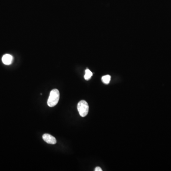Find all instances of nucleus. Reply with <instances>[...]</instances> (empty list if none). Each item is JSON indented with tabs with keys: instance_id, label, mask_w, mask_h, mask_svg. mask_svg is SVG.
<instances>
[{
	"instance_id": "nucleus-3",
	"label": "nucleus",
	"mask_w": 171,
	"mask_h": 171,
	"mask_svg": "<svg viewBox=\"0 0 171 171\" xmlns=\"http://www.w3.org/2000/svg\"><path fill=\"white\" fill-rule=\"evenodd\" d=\"M42 138L45 142L49 144H54L57 143L56 139L49 134H45L42 136Z\"/></svg>"
},
{
	"instance_id": "nucleus-5",
	"label": "nucleus",
	"mask_w": 171,
	"mask_h": 171,
	"mask_svg": "<svg viewBox=\"0 0 171 171\" xmlns=\"http://www.w3.org/2000/svg\"><path fill=\"white\" fill-rule=\"evenodd\" d=\"M111 80V76L109 75L103 76L102 77V81L105 84H108Z\"/></svg>"
},
{
	"instance_id": "nucleus-4",
	"label": "nucleus",
	"mask_w": 171,
	"mask_h": 171,
	"mask_svg": "<svg viewBox=\"0 0 171 171\" xmlns=\"http://www.w3.org/2000/svg\"><path fill=\"white\" fill-rule=\"evenodd\" d=\"M13 57L9 54H6L3 56L2 57V61L4 64L9 65L13 63Z\"/></svg>"
},
{
	"instance_id": "nucleus-2",
	"label": "nucleus",
	"mask_w": 171,
	"mask_h": 171,
	"mask_svg": "<svg viewBox=\"0 0 171 171\" xmlns=\"http://www.w3.org/2000/svg\"><path fill=\"white\" fill-rule=\"evenodd\" d=\"M77 108L79 114L82 117H85L88 114L89 106L85 100L79 101L77 104Z\"/></svg>"
},
{
	"instance_id": "nucleus-1",
	"label": "nucleus",
	"mask_w": 171,
	"mask_h": 171,
	"mask_svg": "<svg viewBox=\"0 0 171 171\" xmlns=\"http://www.w3.org/2000/svg\"><path fill=\"white\" fill-rule=\"evenodd\" d=\"M59 100V92L57 89L52 90L50 92L47 104L49 107H53L57 105Z\"/></svg>"
},
{
	"instance_id": "nucleus-6",
	"label": "nucleus",
	"mask_w": 171,
	"mask_h": 171,
	"mask_svg": "<svg viewBox=\"0 0 171 171\" xmlns=\"http://www.w3.org/2000/svg\"><path fill=\"white\" fill-rule=\"evenodd\" d=\"M93 73L92 72L88 69H87L85 71V74L84 78L86 80H90L91 79V77L92 76Z\"/></svg>"
},
{
	"instance_id": "nucleus-7",
	"label": "nucleus",
	"mask_w": 171,
	"mask_h": 171,
	"mask_svg": "<svg viewBox=\"0 0 171 171\" xmlns=\"http://www.w3.org/2000/svg\"><path fill=\"white\" fill-rule=\"evenodd\" d=\"M95 171H102V169L100 168V167H97L95 169Z\"/></svg>"
}]
</instances>
